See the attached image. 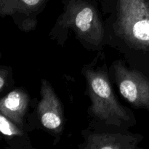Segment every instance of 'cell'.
<instances>
[{
    "instance_id": "6da1fadb",
    "label": "cell",
    "mask_w": 149,
    "mask_h": 149,
    "mask_svg": "<svg viewBox=\"0 0 149 149\" xmlns=\"http://www.w3.org/2000/svg\"><path fill=\"white\" fill-rule=\"evenodd\" d=\"M84 76L93 116L109 125L122 127L129 122V114L115 96L106 73L87 69Z\"/></svg>"
},
{
    "instance_id": "7a4b0ae2",
    "label": "cell",
    "mask_w": 149,
    "mask_h": 149,
    "mask_svg": "<svg viewBox=\"0 0 149 149\" xmlns=\"http://www.w3.org/2000/svg\"><path fill=\"white\" fill-rule=\"evenodd\" d=\"M117 33L128 45L149 47V3L147 0H117Z\"/></svg>"
},
{
    "instance_id": "3957f363",
    "label": "cell",
    "mask_w": 149,
    "mask_h": 149,
    "mask_svg": "<svg viewBox=\"0 0 149 149\" xmlns=\"http://www.w3.org/2000/svg\"><path fill=\"white\" fill-rule=\"evenodd\" d=\"M60 26L74 31L77 36L91 45H100L104 29L95 7L86 0H69L60 17Z\"/></svg>"
},
{
    "instance_id": "277c9868",
    "label": "cell",
    "mask_w": 149,
    "mask_h": 149,
    "mask_svg": "<svg viewBox=\"0 0 149 149\" xmlns=\"http://www.w3.org/2000/svg\"><path fill=\"white\" fill-rule=\"evenodd\" d=\"M113 71L119 92L127 101L138 108L149 110V79L136 70L116 61Z\"/></svg>"
},
{
    "instance_id": "5b68a950",
    "label": "cell",
    "mask_w": 149,
    "mask_h": 149,
    "mask_svg": "<svg viewBox=\"0 0 149 149\" xmlns=\"http://www.w3.org/2000/svg\"><path fill=\"white\" fill-rule=\"evenodd\" d=\"M40 94L37 113L41 124L47 130L59 133L64 124L62 106L51 84L45 79L42 80Z\"/></svg>"
},
{
    "instance_id": "8992f818",
    "label": "cell",
    "mask_w": 149,
    "mask_h": 149,
    "mask_svg": "<svg viewBox=\"0 0 149 149\" xmlns=\"http://www.w3.org/2000/svg\"><path fill=\"white\" fill-rule=\"evenodd\" d=\"M48 0H0V15L13 17L24 31H31L36 26L37 13Z\"/></svg>"
},
{
    "instance_id": "52a82bcc",
    "label": "cell",
    "mask_w": 149,
    "mask_h": 149,
    "mask_svg": "<svg viewBox=\"0 0 149 149\" xmlns=\"http://www.w3.org/2000/svg\"><path fill=\"white\" fill-rule=\"evenodd\" d=\"M138 141L134 136L120 133H93L86 138L85 149H133Z\"/></svg>"
},
{
    "instance_id": "ba28073f",
    "label": "cell",
    "mask_w": 149,
    "mask_h": 149,
    "mask_svg": "<svg viewBox=\"0 0 149 149\" xmlns=\"http://www.w3.org/2000/svg\"><path fill=\"white\" fill-rule=\"evenodd\" d=\"M30 97L25 90L16 89L0 100V113L17 125H22L27 111Z\"/></svg>"
},
{
    "instance_id": "9c48e42d",
    "label": "cell",
    "mask_w": 149,
    "mask_h": 149,
    "mask_svg": "<svg viewBox=\"0 0 149 149\" xmlns=\"http://www.w3.org/2000/svg\"><path fill=\"white\" fill-rule=\"evenodd\" d=\"M0 131L3 135L8 138L23 135V131L17 125L2 113H0Z\"/></svg>"
},
{
    "instance_id": "30bf717a",
    "label": "cell",
    "mask_w": 149,
    "mask_h": 149,
    "mask_svg": "<svg viewBox=\"0 0 149 149\" xmlns=\"http://www.w3.org/2000/svg\"><path fill=\"white\" fill-rule=\"evenodd\" d=\"M8 71L5 68H1L0 70V92L2 93L6 87V83L7 80Z\"/></svg>"
}]
</instances>
